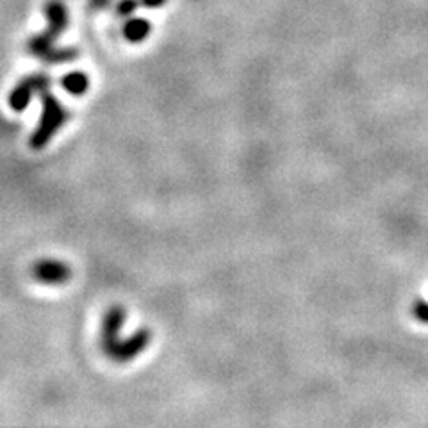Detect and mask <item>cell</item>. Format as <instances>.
I'll return each instance as SVG.
<instances>
[{"instance_id":"6","label":"cell","mask_w":428,"mask_h":428,"mask_svg":"<svg viewBox=\"0 0 428 428\" xmlns=\"http://www.w3.org/2000/svg\"><path fill=\"white\" fill-rule=\"evenodd\" d=\"M32 275L43 284H62L70 278V268L61 261H40L32 268Z\"/></svg>"},{"instance_id":"4","label":"cell","mask_w":428,"mask_h":428,"mask_svg":"<svg viewBox=\"0 0 428 428\" xmlns=\"http://www.w3.org/2000/svg\"><path fill=\"white\" fill-rule=\"evenodd\" d=\"M123 318H125V311H123V307H120V305H115V307H111L106 312V314H104L102 339H100V343H102L104 352H106L107 355L112 352V348H115L116 344L120 343L118 334H120Z\"/></svg>"},{"instance_id":"3","label":"cell","mask_w":428,"mask_h":428,"mask_svg":"<svg viewBox=\"0 0 428 428\" xmlns=\"http://www.w3.org/2000/svg\"><path fill=\"white\" fill-rule=\"evenodd\" d=\"M50 82L52 80H50V77L47 73H34V75H29L23 80H20L14 86L13 91H11V95H9V106H11V109L22 112L29 106V102H31L32 95L47 91L50 88Z\"/></svg>"},{"instance_id":"9","label":"cell","mask_w":428,"mask_h":428,"mask_svg":"<svg viewBox=\"0 0 428 428\" xmlns=\"http://www.w3.org/2000/svg\"><path fill=\"white\" fill-rule=\"evenodd\" d=\"M138 5H141V0H118L115 5L116 14L121 18L130 16V14H134V11L138 9Z\"/></svg>"},{"instance_id":"12","label":"cell","mask_w":428,"mask_h":428,"mask_svg":"<svg viewBox=\"0 0 428 428\" xmlns=\"http://www.w3.org/2000/svg\"><path fill=\"white\" fill-rule=\"evenodd\" d=\"M111 0H89V8L93 9V11H100V9L107 8Z\"/></svg>"},{"instance_id":"7","label":"cell","mask_w":428,"mask_h":428,"mask_svg":"<svg viewBox=\"0 0 428 428\" xmlns=\"http://www.w3.org/2000/svg\"><path fill=\"white\" fill-rule=\"evenodd\" d=\"M152 25L147 18H130L123 25L125 40H129L130 43H139V41L147 40Z\"/></svg>"},{"instance_id":"10","label":"cell","mask_w":428,"mask_h":428,"mask_svg":"<svg viewBox=\"0 0 428 428\" xmlns=\"http://www.w3.org/2000/svg\"><path fill=\"white\" fill-rule=\"evenodd\" d=\"M412 314L418 321L421 323H428V303L425 300H418V302L412 305Z\"/></svg>"},{"instance_id":"8","label":"cell","mask_w":428,"mask_h":428,"mask_svg":"<svg viewBox=\"0 0 428 428\" xmlns=\"http://www.w3.org/2000/svg\"><path fill=\"white\" fill-rule=\"evenodd\" d=\"M61 84L62 88L67 89L68 93L79 97V95H84L86 91H88L89 79L86 73H82V71H70L68 75L62 77Z\"/></svg>"},{"instance_id":"2","label":"cell","mask_w":428,"mask_h":428,"mask_svg":"<svg viewBox=\"0 0 428 428\" xmlns=\"http://www.w3.org/2000/svg\"><path fill=\"white\" fill-rule=\"evenodd\" d=\"M40 95L41 104H43V112H41L40 123H38V127H36V130L31 136V141H29L34 150L43 148L45 145L49 143V139L56 134V130H58L59 127L68 120V116H70V112L58 102V98L54 97L49 89Z\"/></svg>"},{"instance_id":"5","label":"cell","mask_w":428,"mask_h":428,"mask_svg":"<svg viewBox=\"0 0 428 428\" xmlns=\"http://www.w3.org/2000/svg\"><path fill=\"white\" fill-rule=\"evenodd\" d=\"M148 343H150V332H148L147 329H141L138 330L132 337L125 339V341H120V343L116 344V346L112 348V352L109 353V357L118 362L130 361V359H134L138 353H141L143 350L148 346Z\"/></svg>"},{"instance_id":"11","label":"cell","mask_w":428,"mask_h":428,"mask_svg":"<svg viewBox=\"0 0 428 428\" xmlns=\"http://www.w3.org/2000/svg\"><path fill=\"white\" fill-rule=\"evenodd\" d=\"M168 0H141V5L147 9H157L163 8Z\"/></svg>"},{"instance_id":"1","label":"cell","mask_w":428,"mask_h":428,"mask_svg":"<svg viewBox=\"0 0 428 428\" xmlns=\"http://www.w3.org/2000/svg\"><path fill=\"white\" fill-rule=\"evenodd\" d=\"M43 11L45 16H47V22H49V27H47L45 32L29 40L27 50L38 59H41V61L49 62L54 50H56L54 49V40L59 38L68 27V9L61 0H49L45 4Z\"/></svg>"}]
</instances>
